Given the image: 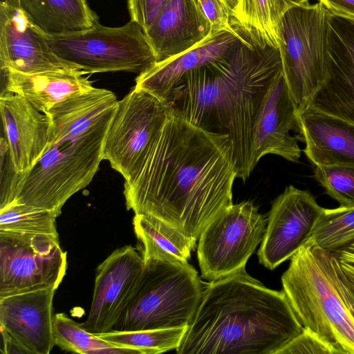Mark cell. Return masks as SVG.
<instances>
[{"label":"cell","mask_w":354,"mask_h":354,"mask_svg":"<svg viewBox=\"0 0 354 354\" xmlns=\"http://www.w3.org/2000/svg\"><path fill=\"white\" fill-rule=\"evenodd\" d=\"M237 178L227 135L207 131L171 109L135 178L124 183L128 210L156 217L197 241L233 205Z\"/></svg>","instance_id":"1"},{"label":"cell","mask_w":354,"mask_h":354,"mask_svg":"<svg viewBox=\"0 0 354 354\" xmlns=\"http://www.w3.org/2000/svg\"><path fill=\"white\" fill-rule=\"evenodd\" d=\"M282 73L279 48L246 30L225 57L185 74L167 102L189 122L227 135L234 145L237 178L245 180L254 168L252 147L260 111Z\"/></svg>","instance_id":"2"},{"label":"cell","mask_w":354,"mask_h":354,"mask_svg":"<svg viewBox=\"0 0 354 354\" xmlns=\"http://www.w3.org/2000/svg\"><path fill=\"white\" fill-rule=\"evenodd\" d=\"M303 330L283 290L245 270L204 283L178 354H277Z\"/></svg>","instance_id":"3"},{"label":"cell","mask_w":354,"mask_h":354,"mask_svg":"<svg viewBox=\"0 0 354 354\" xmlns=\"http://www.w3.org/2000/svg\"><path fill=\"white\" fill-rule=\"evenodd\" d=\"M118 102L112 91L93 87L45 113L50 120L47 147L21 176L14 202L60 214L65 203L86 187L98 170Z\"/></svg>","instance_id":"4"},{"label":"cell","mask_w":354,"mask_h":354,"mask_svg":"<svg viewBox=\"0 0 354 354\" xmlns=\"http://www.w3.org/2000/svg\"><path fill=\"white\" fill-rule=\"evenodd\" d=\"M281 282L303 328L333 354H354V318L337 288L330 252L307 241L290 258Z\"/></svg>","instance_id":"5"},{"label":"cell","mask_w":354,"mask_h":354,"mask_svg":"<svg viewBox=\"0 0 354 354\" xmlns=\"http://www.w3.org/2000/svg\"><path fill=\"white\" fill-rule=\"evenodd\" d=\"M203 289L204 283L188 262L147 260L112 330L186 327L198 306Z\"/></svg>","instance_id":"6"},{"label":"cell","mask_w":354,"mask_h":354,"mask_svg":"<svg viewBox=\"0 0 354 354\" xmlns=\"http://www.w3.org/2000/svg\"><path fill=\"white\" fill-rule=\"evenodd\" d=\"M330 12L320 2L284 13L279 48L283 74L297 113L306 110L326 75Z\"/></svg>","instance_id":"7"},{"label":"cell","mask_w":354,"mask_h":354,"mask_svg":"<svg viewBox=\"0 0 354 354\" xmlns=\"http://www.w3.org/2000/svg\"><path fill=\"white\" fill-rule=\"evenodd\" d=\"M44 34L58 57L86 74L127 71L139 75L156 62L144 31L131 20L120 27L97 21L84 30Z\"/></svg>","instance_id":"8"},{"label":"cell","mask_w":354,"mask_h":354,"mask_svg":"<svg viewBox=\"0 0 354 354\" xmlns=\"http://www.w3.org/2000/svg\"><path fill=\"white\" fill-rule=\"evenodd\" d=\"M171 109L167 102L135 87L118 100L106 131L103 160L124 183L140 171Z\"/></svg>","instance_id":"9"},{"label":"cell","mask_w":354,"mask_h":354,"mask_svg":"<svg viewBox=\"0 0 354 354\" xmlns=\"http://www.w3.org/2000/svg\"><path fill=\"white\" fill-rule=\"evenodd\" d=\"M267 221L252 202L232 205L203 231L197 247L201 277L209 281L245 270L262 241Z\"/></svg>","instance_id":"10"},{"label":"cell","mask_w":354,"mask_h":354,"mask_svg":"<svg viewBox=\"0 0 354 354\" xmlns=\"http://www.w3.org/2000/svg\"><path fill=\"white\" fill-rule=\"evenodd\" d=\"M66 269L59 236L0 232V297L57 289Z\"/></svg>","instance_id":"11"},{"label":"cell","mask_w":354,"mask_h":354,"mask_svg":"<svg viewBox=\"0 0 354 354\" xmlns=\"http://www.w3.org/2000/svg\"><path fill=\"white\" fill-rule=\"evenodd\" d=\"M324 208L313 195L289 185L272 203L257 252L260 263L274 270L307 242Z\"/></svg>","instance_id":"12"},{"label":"cell","mask_w":354,"mask_h":354,"mask_svg":"<svg viewBox=\"0 0 354 354\" xmlns=\"http://www.w3.org/2000/svg\"><path fill=\"white\" fill-rule=\"evenodd\" d=\"M57 289L0 297L1 353L48 354L55 342L53 301Z\"/></svg>","instance_id":"13"},{"label":"cell","mask_w":354,"mask_h":354,"mask_svg":"<svg viewBox=\"0 0 354 354\" xmlns=\"http://www.w3.org/2000/svg\"><path fill=\"white\" fill-rule=\"evenodd\" d=\"M0 68L25 74L80 71L55 54L44 31L32 21L19 0L0 2Z\"/></svg>","instance_id":"14"},{"label":"cell","mask_w":354,"mask_h":354,"mask_svg":"<svg viewBox=\"0 0 354 354\" xmlns=\"http://www.w3.org/2000/svg\"><path fill=\"white\" fill-rule=\"evenodd\" d=\"M144 266L131 245L114 250L97 268L90 311L81 324L93 334L111 331L124 310Z\"/></svg>","instance_id":"15"},{"label":"cell","mask_w":354,"mask_h":354,"mask_svg":"<svg viewBox=\"0 0 354 354\" xmlns=\"http://www.w3.org/2000/svg\"><path fill=\"white\" fill-rule=\"evenodd\" d=\"M308 109L354 124V21L330 12L326 75Z\"/></svg>","instance_id":"16"},{"label":"cell","mask_w":354,"mask_h":354,"mask_svg":"<svg viewBox=\"0 0 354 354\" xmlns=\"http://www.w3.org/2000/svg\"><path fill=\"white\" fill-rule=\"evenodd\" d=\"M298 113L283 73L270 88L260 111L252 147L254 167L266 154H274L293 162L301 156L298 145Z\"/></svg>","instance_id":"17"},{"label":"cell","mask_w":354,"mask_h":354,"mask_svg":"<svg viewBox=\"0 0 354 354\" xmlns=\"http://www.w3.org/2000/svg\"><path fill=\"white\" fill-rule=\"evenodd\" d=\"M245 32L246 30L237 22L236 28L233 32H214L192 48L156 62L137 76L135 88L167 102L176 84L185 74L225 57L236 48Z\"/></svg>","instance_id":"18"},{"label":"cell","mask_w":354,"mask_h":354,"mask_svg":"<svg viewBox=\"0 0 354 354\" xmlns=\"http://www.w3.org/2000/svg\"><path fill=\"white\" fill-rule=\"evenodd\" d=\"M0 111L4 137L16 171H28L44 153L49 139L48 115L36 109L23 97L0 93Z\"/></svg>","instance_id":"19"},{"label":"cell","mask_w":354,"mask_h":354,"mask_svg":"<svg viewBox=\"0 0 354 354\" xmlns=\"http://www.w3.org/2000/svg\"><path fill=\"white\" fill-rule=\"evenodd\" d=\"M213 33L197 0H169L145 32L156 62L192 48Z\"/></svg>","instance_id":"20"},{"label":"cell","mask_w":354,"mask_h":354,"mask_svg":"<svg viewBox=\"0 0 354 354\" xmlns=\"http://www.w3.org/2000/svg\"><path fill=\"white\" fill-rule=\"evenodd\" d=\"M299 140L315 166L354 164V124L307 109L298 114Z\"/></svg>","instance_id":"21"},{"label":"cell","mask_w":354,"mask_h":354,"mask_svg":"<svg viewBox=\"0 0 354 354\" xmlns=\"http://www.w3.org/2000/svg\"><path fill=\"white\" fill-rule=\"evenodd\" d=\"M1 93L25 98L36 109L46 113L59 102L91 90L92 82L77 70L25 74L0 68Z\"/></svg>","instance_id":"22"},{"label":"cell","mask_w":354,"mask_h":354,"mask_svg":"<svg viewBox=\"0 0 354 354\" xmlns=\"http://www.w3.org/2000/svg\"><path fill=\"white\" fill-rule=\"evenodd\" d=\"M133 225L142 244L144 261L149 259L173 263H187L196 241L153 216L135 214Z\"/></svg>","instance_id":"23"},{"label":"cell","mask_w":354,"mask_h":354,"mask_svg":"<svg viewBox=\"0 0 354 354\" xmlns=\"http://www.w3.org/2000/svg\"><path fill=\"white\" fill-rule=\"evenodd\" d=\"M45 32L62 34L88 29L98 21L86 0H19Z\"/></svg>","instance_id":"24"},{"label":"cell","mask_w":354,"mask_h":354,"mask_svg":"<svg viewBox=\"0 0 354 354\" xmlns=\"http://www.w3.org/2000/svg\"><path fill=\"white\" fill-rule=\"evenodd\" d=\"M289 7L284 0H240L236 21L263 44L279 48L281 20Z\"/></svg>","instance_id":"25"},{"label":"cell","mask_w":354,"mask_h":354,"mask_svg":"<svg viewBox=\"0 0 354 354\" xmlns=\"http://www.w3.org/2000/svg\"><path fill=\"white\" fill-rule=\"evenodd\" d=\"M53 333L55 344L66 351L82 354L135 353L87 331L64 313L53 315Z\"/></svg>","instance_id":"26"},{"label":"cell","mask_w":354,"mask_h":354,"mask_svg":"<svg viewBox=\"0 0 354 354\" xmlns=\"http://www.w3.org/2000/svg\"><path fill=\"white\" fill-rule=\"evenodd\" d=\"M186 327L137 331L111 330L95 334L120 347L129 348L137 354H157L178 346Z\"/></svg>","instance_id":"27"},{"label":"cell","mask_w":354,"mask_h":354,"mask_svg":"<svg viewBox=\"0 0 354 354\" xmlns=\"http://www.w3.org/2000/svg\"><path fill=\"white\" fill-rule=\"evenodd\" d=\"M308 241L333 252L354 242V207L325 209Z\"/></svg>","instance_id":"28"},{"label":"cell","mask_w":354,"mask_h":354,"mask_svg":"<svg viewBox=\"0 0 354 354\" xmlns=\"http://www.w3.org/2000/svg\"><path fill=\"white\" fill-rule=\"evenodd\" d=\"M59 215L54 210L13 202L0 209V232L59 236L56 218Z\"/></svg>","instance_id":"29"},{"label":"cell","mask_w":354,"mask_h":354,"mask_svg":"<svg viewBox=\"0 0 354 354\" xmlns=\"http://www.w3.org/2000/svg\"><path fill=\"white\" fill-rule=\"evenodd\" d=\"M314 177L342 207H354V164L316 166Z\"/></svg>","instance_id":"30"},{"label":"cell","mask_w":354,"mask_h":354,"mask_svg":"<svg viewBox=\"0 0 354 354\" xmlns=\"http://www.w3.org/2000/svg\"><path fill=\"white\" fill-rule=\"evenodd\" d=\"M0 209L13 203L16 198L21 174L15 169L11 160L8 142L1 138Z\"/></svg>","instance_id":"31"},{"label":"cell","mask_w":354,"mask_h":354,"mask_svg":"<svg viewBox=\"0 0 354 354\" xmlns=\"http://www.w3.org/2000/svg\"><path fill=\"white\" fill-rule=\"evenodd\" d=\"M206 19L212 26L214 32L236 30L237 22L232 17L230 10L221 0H197Z\"/></svg>","instance_id":"32"},{"label":"cell","mask_w":354,"mask_h":354,"mask_svg":"<svg viewBox=\"0 0 354 354\" xmlns=\"http://www.w3.org/2000/svg\"><path fill=\"white\" fill-rule=\"evenodd\" d=\"M169 0H127L130 20L146 32Z\"/></svg>","instance_id":"33"},{"label":"cell","mask_w":354,"mask_h":354,"mask_svg":"<svg viewBox=\"0 0 354 354\" xmlns=\"http://www.w3.org/2000/svg\"><path fill=\"white\" fill-rule=\"evenodd\" d=\"M321 353L333 354L331 348L317 335L308 329L303 330L277 354Z\"/></svg>","instance_id":"34"},{"label":"cell","mask_w":354,"mask_h":354,"mask_svg":"<svg viewBox=\"0 0 354 354\" xmlns=\"http://www.w3.org/2000/svg\"><path fill=\"white\" fill-rule=\"evenodd\" d=\"M330 253L336 266L354 290V242Z\"/></svg>","instance_id":"35"},{"label":"cell","mask_w":354,"mask_h":354,"mask_svg":"<svg viewBox=\"0 0 354 354\" xmlns=\"http://www.w3.org/2000/svg\"><path fill=\"white\" fill-rule=\"evenodd\" d=\"M334 276L337 288L347 306L349 312L354 318V290L346 280L344 275L336 266L332 257Z\"/></svg>","instance_id":"36"},{"label":"cell","mask_w":354,"mask_h":354,"mask_svg":"<svg viewBox=\"0 0 354 354\" xmlns=\"http://www.w3.org/2000/svg\"><path fill=\"white\" fill-rule=\"evenodd\" d=\"M333 15L354 21V0H317Z\"/></svg>","instance_id":"37"},{"label":"cell","mask_w":354,"mask_h":354,"mask_svg":"<svg viewBox=\"0 0 354 354\" xmlns=\"http://www.w3.org/2000/svg\"><path fill=\"white\" fill-rule=\"evenodd\" d=\"M228 8L233 18L237 19L239 15L240 0H221Z\"/></svg>","instance_id":"38"},{"label":"cell","mask_w":354,"mask_h":354,"mask_svg":"<svg viewBox=\"0 0 354 354\" xmlns=\"http://www.w3.org/2000/svg\"><path fill=\"white\" fill-rule=\"evenodd\" d=\"M290 6L301 5L309 2V0H284Z\"/></svg>","instance_id":"39"}]
</instances>
